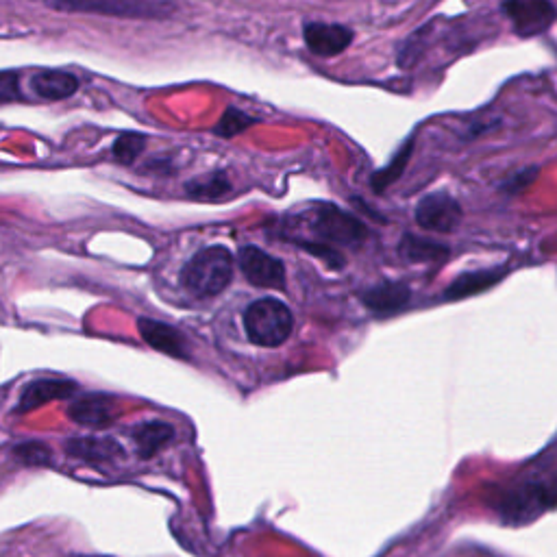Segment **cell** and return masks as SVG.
<instances>
[{
	"label": "cell",
	"mask_w": 557,
	"mask_h": 557,
	"mask_svg": "<svg viewBox=\"0 0 557 557\" xmlns=\"http://www.w3.org/2000/svg\"><path fill=\"white\" fill-rule=\"evenodd\" d=\"M233 272L235 259L227 246H207L183 266L181 286L196 299H214L231 286Z\"/></svg>",
	"instance_id": "cell-1"
},
{
	"label": "cell",
	"mask_w": 557,
	"mask_h": 557,
	"mask_svg": "<svg viewBox=\"0 0 557 557\" xmlns=\"http://www.w3.org/2000/svg\"><path fill=\"white\" fill-rule=\"evenodd\" d=\"M55 11L122 20H166L177 14L175 0H44Z\"/></svg>",
	"instance_id": "cell-2"
},
{
	"label": "cell",
	"mask_w": 557,
	"mask_h": 557,
	"mask_svg": "<svg viewBox=\"0 0 557 557\" xmlns=\"http://www.w3.org/2000/svg\"><path fill=\"white\" fill-rule=\"evenodd\" d=\"M299 225L312 233L314 242L336 246H360L368 229L362 220L346 214L344 209L333 203H314L305 214L299 216Z\"/></svg>",
	"instance_id": "cell-3"
},
{
	"label": "cell",
	"mask_w": 557,
	"mask_h": 557,
	"mask_svg": "<svg viewBox=\"0 0 557 557\" xmlns=\"http://www.w3.org/2000/svg\"><path fill=\"white\" fill-rule=\"evenodd\" d=\"M292 329L294 316L290 307L275 296H264L244 309L246 338L262 349H277L292 336Z\"/></svg>",
	"instance_id": "cell-4"
},
{
	"label": "cell",
	"mask_w": 557,
	"mask_h": 557,
	"mask_svg": "<svg viewBox=\"0 0 557 557\" xmlns=\"http://www.w3.org/2000/svg\"><path fill=\"white\" fill-rule=\"evenodd\" d=\"M555 492L553 484L544 481H527L505 494L501 501V516L510 523H531L544 512L553 510Z\"/></svg>",
	"instance_id": "cell-5"
},
{
	"label": "cell",
	"mask_w": 557,
	"mask_h": 557,
	"mask_svg": "<svg viewBox=\"0 0 557 557\" xmlns=\"http://www.w3.org/2000/svg\"><path fill=\"white\" fill-rule=\"evenodd\" d=\"M238 264L244 279L255 288L264 290H286V266L279 257H272L259 246H242L238 253Z\"/></svg>",
	"instance_id": "cell-6"
},
{
	"label": "cell",
	"mask_w": 557,
	"mask_h": 557,
	"mask_svg": "<svg viewBox=\"0 0 557 557\" xmlns=\"http://www.w3.org/2000/svg\"><path fill=\"white\" fill-rule=\"evenodd\" d=\"M414 218L425 231L453 233L462 225L464 212L449 192H431L418 201Z\"/></svg>",
	"instance_id": "cell-7"
},
{
	"label": "cell",
	"mask_w": 557,
	"mask_h": 557,
	"mask_svg": "<svg viewBox=\"0 0 557 557\" xmlns=\"http://www.w3.org/2000/svg\"><path fill=\"white\" fill-rule=\"evenodd\" d=\"M303 40L309 53L316 57H338L355 40V33L344 27V24H329V22H305Z\"/></svg>",
	"instance_id": "cell-8"
},
{
	"label": "cell",
	"mask_w": 557,
	"mask_h": 557,
	"mask_svg": "<svg viewBox=\"0 0 557 557\" xmlns=\"http://www.w3.org/2000/svg\"><path fill=\"white\" fill-rule=\"evenodd\" d=\"M77 390L79 386L70 379H35L22 388L16 412L27 414L51 401L70 399L77 394Z\"/></svg>",
	"instance_id": "cell-9"
},
{
	"label": "cell",
	"mask_w": 557,
	"mask_h": 557,
	"mask_svg": "<svg viewBox=\"0 0 557 557\" xmlns=\"http://www.w3.org/2000/svg\"><path fill=\"white\" fill-rule=\"evenodd\" d=\"M138 331L151 349L170 357H177V360H188V342H185L183 333L177 327L166 325L162 320L140 318Z\"/></svg>",
	"instance_id": "cell-10"
},
{
	"label": "cell",
	"mask_w": 557,
	"mask_h": 557,
	"mask_svg": "<svg viewBox=\"0 0 557 557\" xmlns=\"http://www.w3.org/2000/svg\"><path fill=\"white\" fill-rule=\"evenodd\" d=\"M114 399L107 394H85L72 401L68 407V416L77 425L101 429L114 423Z\"/></svg>",
	"instance_id": "cell-11"
},
{
	"label": "cell",
	"mask_w": 557,
	"mask_h": 557,
	"mask_svg": "<svg viewBox=\"0 0 557 557\" xmlns=\"http://www.w3.org/2000/svg\"><path fill=\"white\" fill-rule=\"evenodd\" d=\"M412 299V290L401 281H383L362 294V303L377 316H392L407 307Z\"/></svg>",
	"instance_id": "cell-12"
},
{
	"label": "cell",
	"mask_w": 557,
	"mask_h": 557,
	"mask_svg": "<svg viewBox=\"0 0 557 557\" xmlns=\"http://www.w3.org/2000/svg\"><path fill=\"white\" fill-rule=\"evenodd\" d=\"M507 275V268L499 266V268H490V270H473V272H462L451 286L444 292V299L447 301H460V299H468V296H475L490 290L492 286Z\"/></svg>",
	"instance_id": "cell-13"
},
{
	"label": "cell",
	"mask_w": 557,
	"mask_h": 557,
	"mask_svg": "<svg viewBox=\"0 0 557 557\" xmlns=\"http://www.w3.org/2000/svg\"><path fill=\"white\" fill-rule=\"evenodd\" d=\"M79 79L64 70H42L33 74L31 90L35 96L46 98V101H64L77 94Z\"/></svg>",
	"instance_id": "cell-14"
},
{
	"label": "cell",
	"mask_w": 557,
	"mask_h": 557,
	"mask_svg": "<svg viewBox=\"0 0 557 557\" xmlns=\"http://www.w3.org/2000/svg\"><path fill=\"white\" fill-rule=\"evenodd\" d=\"M66 453L70 457H77V460L90 462V464H103V462H114L118 457L125 453L120 444L114 438H72L66 444Z\"/></svg>",
	"instance_id": "cell-15"
},
{
	"label": "cell",
	"mask_w": 557,
	"mask_h": 557,
	"mask_svg": "<svg viewBox=\"0 0 557 557\" xmlns=\"http://www.w3.org/2000/svg\"><path fill=\"white\" fill-rule=\"evenodd\" d=\"M133 442L138 447V455L142 460H151L153 455L162 451L168 442L175 438V429L162 420H151V423H142L133 429Z\"/></svg>",
	"instance_id": "cell-16"
},
{
	"label": "cell",
	"mask_w": 557,
	"mask_h": 557,
	"mask_svg": "<svg viewBox=\"0 0 557 557\" xmlns=\"http://www.w3.org/2000/svg\"><path fill=\"white\" fill-rule=\"evenodd\" d=\"M399 255L405 259V262H412V264H431V262H440V259H447L449 246L427 238H418V235L412 233H405L399 242Z\"/></svg>",
	"instance_id": "cell-17"
},
{
	"label": "cell",
	"mask_w": 557,
	"mask_h": 557,
	"mask_svg": "<svg viewBox=\"0 0 557 557\" xmlns=\"http://www.w3.org/2000/svg\"><path fill=\"white\" fill-rule=\"evenodd\" d=\"M231 192V181L225 170L205 172L201 177H194L185 183V196L194 201H220L222 196Z\"/></svg>",
	"instance_id": "cell-18"
},
{
	"label": "cell",
	"mask_w": 557,
	"mask_h": 557,
	"mask_svg": "<svg viewBox=\"0 0 557 557\" xmlns=\"http://www.w3.org/2000/svg\"><path fill=\"white\" fill-rule=\"evenodd\" d=\"M146 146V135L140 133H122L116 138L114 146H111V155L118 164L122 166H133L138 162V157L142 155Z\"/></svg>",
	"instance_id": "cell-19"
},
{
	"label": "cell",
	"mask_w": 557,
	"mask_h": 557,
	"mask_svg": "<svg viewBox=\"0 0 557 557\" xmlns=\"http://www.w3.org/2000/svg\"><path fill=\"white\" fill-rule=\"evenodd\" d=\"M410 157H412V140L401 148L399 155H396L392 162H390V166H386L383 170H379L377 175H373V188H375V192L388 190L390 185L403 175L405 164L410 162Z\"/></svg>",
	"instance_id": "cell-20"
},
{
	"label": "cell",
	"mask_w": 557,
	"mask_h": 557,
	"mask_svg": "<svg viewBox=\"0 0 557 557\" xmlns=\"http://www.w3.org/2000/svg\"><path fill=\"white\" fill-rule=\"evenodd\" d=\"M257 122V118H251L249 114H244V111L229 107L216 125V135H220V138H235V135L257 125Z\"/></svg>",
	"instance_id": "cell-21"
},
{
	"label": "cell",
	"mask_w": 557,
	"mask_h": 557,
	"mask_svg": "<svg viewBox=\"0 0 557 557\" xmlns=\"http://www.w3.org/2000/svg\"><path fill=\"white\" fill-rule=\"evenodd\" d=\"M14 455L18 457L22 464H27V466H46V464L53 462L51 449H48L44 442H37V440L18 444V447L14 449Z\"/></svg>",
	"instance_id": "cell-22"
},
{
	"label": "cell",
	"mask_w": 557,
	"mask_h": 557,
	"mask_svg": "<svg viewBox=\"0 0 557 557\" xmlns=\"http://www.w3.org/2000/svg\"><path fill=\"white\" fill-rule=\"evenodd\" d=\"M296 244H299L301 249H305L309 255L318 257L320 262H325V266H327V268H331V270H342V268H344V264H346L344 255H342L338 249H333V246H329V244H320V242H303V240H296Z\"/></svg>",
	"instance_id": "cell-23"
},
{
	"label": "cell",
	"mask_w": 557,
	"mask_h": 557,
	"mask_svg": "<svg viewBox=\"0 0 557 557\" xmlns=\"http://www.w3.org/2000/svg\"><path fill=\"white\" fill-rule=\"evenodd\" d=\"M538 166H529V168H523V170H518L514 177H510L507 181H503L501 185V190L507 192V194H518V192H523L525 188H529L531 183H534V179L538 177Z\"/></svg>",
	"instance_id": "cell-24"
},
{
	"label": "cell",
	"mask_w": 557,
	"mask_h": 557,
	"mask_svg": "<svg viewBox=\"0 0 557 557\" xmlns=\"http://www.w3.org/2000/svg\"><path fill=\"white\" fill-rule=\"evenodd\" d=\"M20 98V81L16 72H0V103L18 101Z\"/></svg>",
	"instance_id": "cell-25"
}]
</instances>
